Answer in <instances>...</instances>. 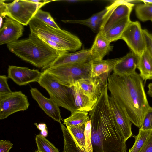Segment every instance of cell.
<instances>
[{"mask_svg": "<svg viewBox=\"0 0 152 152\" xmlns=\"http://www.w3.org/2000/svg\"><path fill=\"white\" fill-rule=\"evenodd\" d=\"M143 130H152V107H150L147 112L141 127Z\"/></svg>", "mask_w": 152, "mask_h": 152, "instance_id": "32", "label": "cell"}, {"mask_svg": "<svg viewBox=\"0 0 152 152\" xmlns=\"http://www.w3.org/2000/svg\"><path fill=\"white\" fill-rule=\"evenodd\" d=\"M152 22V20L151 21Z\"/></svg>", "mask_w": 152, "mask_h": 152, "instance_id": "43", "label": "cell"}, {"mask_svg": "<svg viewBox=\"0 0 152 152\" xmlns=\"http://www.w3.org/2000/svg\"><path fill=\"white\" fill-rule=\"evenodd\" d=\"M135 12L137 17L141 21L152 20V4H138L135 7Z\"/></svg>", "mask_w": 152, "mask_h": 152, "instance_id": "27", "label": "cell"}, {"mask_svg": "<svg viewBox=\"0 0 152 152\" xmlns=\"http://www.w3.org/2000/svg\"><path fill=\"white\" fill-rule=\"evenodd\" d=\"M151 83L152 84V83Z\"/></svg>", "mask_w": 152, "mask_h": 152, "instance_id": "42", "label": "cell"}, {"mask_svg": "<svg viewBox=\"0 0 152 152\" xmlns=\"http://www.w3.org/2000/svg\"><path fill=\"white\" fill-rule=\"evenodd\" d=\"M42 6L30 0H15L9 3L0 0V17L5 18L7 16L23 26H27Z\"/></svg>", "mask_w": 152, "mask_h": 152, "instance_id": "7", "label": "cell"}, {"mask_svg": "<svg viewBox=\"0 0 152 152\" xmlns=\"http://www.w3.org/2000/svg\"><path fill=\"white\" fill-rule=\"evenodd\" d=\"M34 152H41L40 151H39V150H38L37 149Z\"/></svg>", "mask_w": 152, "mask_h": 152, "instance_id": "41", "label": "cell"}, {"mask_svg": "<svg viewBox=\"0 0 152 152\" xmlns=\"http://www.w3.org/2000/svg\"><path fill=\"white\" fill-rule=\"evenodd\" d=\"M62 22L65 23H78L86 26L90 28L94 31H96L99 29L101 22H92L88 20L87 19L81 20H63Z\"/></svg>", "mask_w": 152, "mask_h": 152, "instance_id": "30", "label": "cell"}, {"mask_svg": "<svg viewBox=\"0 0 152 152\" xmlns=\"http://www.w3.org/2000/svg\"><path fill=\"white\" fill-rule=\"evenodd\" d=\"M142 30L139 22L131 21L121 38L126 42L132 51L139 56H141L146 50Z\"/></svg>", "mask_w": 152, "mask_h": 152, "instance_id": "10", "label": "cell"}, {"mask_svg": "<svg viewBox=\"0 0 152 152\" xmlns=\"http://www.w3.org/2000/svg\"><path fill=\"white\" fill-rule=\"evenodd\" d=\"M37 150L41 152H59L58 149L48 139L40 134L35 138Z\"/></svg>", "mask_w": 152, "mask_h": 152, "instance_id": "28", "label": "cell"}, {"mask_svg": "<svg viewBox=\"0 0 152 152\" xmlns=\"http://www.w3.org/2000/svg\"><path fill=\"white\" fill-rule=\"evenodd\" d=\"M130 16L121 19L104 34V37L109 41L111 42L121 39L123 33L131 21Z\"/></svg>", "mask_w": 152, "mask_h": 152, "instance_id": "21", "label": "cell"}, {"mask_svg": "<svg viewBox=\"0 0 152 152\" xmlns=\"http://www.w3.org/2000/svg\"><path fill=\"white\" fill-rule=\"evenodd\" d=\"M141 152H152V136Z\"/></svg>", "mask_w": 152, "mask_h": 152, "instance_id": "36", "label": "cell"}, {"mask_svg": "<svg viewBox=\"0 0 152 152\" xmlns=\"http://www.w3.org/2000/svg\"><path fill=\"white\" fill-rule=\"evenodd\" d=\"M70 88L77 110L87 112L91 111L95 103L93 102L88 96L82 93L77 82Z\"/></svg>", "mask_w": 152, "mask_h": 152, "instance_id": "20", "label": "cell"}, {"mask_svg": "<svg viewBox=\"0 0 152 152\" xmlns=\"http://www.w3.org/2000/svg\"><path fill=\"white\" fill-rule=\"evenodd\" d=\"M108 90L106 86L88 114L93 152H127L126 141L121 137L111 111Z\"/></svg>", "mask_w": 152, "mask_h": 152, "instance_id": "1", "label": "cell"}, {"mask_svg": "<svg viewBox=\"0 0 152 152\" xmlns=\"http://www.w3.org/2000/svg\"><path fill=\"white\" fill-rule=\"evenodd\" d=\"M104 37V34L99 31L90 49V55L93 60L103 59L104 57L112 51L113 47Z\"/></svg>", "mask_w": 152, "mask_h": 152, "instance_id": "19", "label": "cell"}, {"mask_svg": "<svg viewBox=\"0 0 152 152\" xmlns=\"http://www.w3.org/2000/svg\"><path fill=\"white\" fill-rule=\"evenodd\" d=\"M29 105L27 96L21 91L0 94V119H5L16 112L26 110Z\"/></svg>", "mask_w": 152, "mask_h": 152, "instance_id": "9", "label": "cell"}, {"mask_svg": "<svg viewBox=\"0 0 152 152\" xmlns=\"http://www.w3.org/2000/svg\"><path fill=\"white\" fill-rule=\"evenodd\" d=\"M71 115L63 120V124L66 126H82L86 124L89 119L88 112L76 111L71 113Z\"/></svg>", "mask_w": 152, "mask_h": 152, "instance_id": "24", "label": "cell"}, {"mask_svg": "<svg viewBox=\"0 0 152 152\" xmlns=\"http://www.w3.org/2000/svg\"><path fill=\"white\" fill-rule=\"evenodd\" d=\"M30 91L32 98L46 114L54 120L61 123L63 119L58 105L50 98L45 97L36 88H31Z\"/></svg>", "mask_w": 152, "mask_h": 152, "instance_id": "15", "label": "cell"}, {"mask_svg": "<svg viewBox=\"0 0 152 152\" xmlns=\"http://www.w3.org/2000/svg\"><path fill=\"white\" fill-rule=\"evenodd\" d=\"M137 68L140 76L145 82L148 80H152V58L146 50L139 56Z\"/></svg>", "mask_w": 152, "mask_h": 152, "instance_id": "22", "label": "cell"}, {"mask_svg": "<svg viewBox=\"0 0 152 152\" xmlns=\"http://www.w3.org/2000/svg\"><path fill=\"white\" fill-rule=\"evenodd\" d=\"M91 61L64 65L43 71L51 74L60 84L70 88L79 80L90 77Z\"/></svg>", "mask_w": 152, "mask_h": 152, "instance_id": "6", "label": "cell"}, {"mask_svg": "<svg viewBox=\"0 0 152 152\" xmlns=\"http://www.w3.org/2000/svg\"><path fill=\"white\" fill-rule=\"evenodd\" d=\"M109 101L114 119L120 133L122 138L126 141L132 136V123L124 110L111 96L109 97Z\"/></svg>", "mask_w": 152, "mask_h": 152, "instance_id": "11", "label": "cell"}, {"mask_svg": "<svg viewBox=\"0 0 152 152\" xmlns=\"http://www.w3.org/2000/svg\"><path fill=\"white\" fill-rule=\"evenodd\" d=\"M13 144L10 141L1 140L0 141V152H9L12 148Z\"/></svg>", "mask_w": 152, "mask_h": 152, "instance_id": "35", "label": "cell"}, {"mask_svg": "<svg viewBox=\"0 0 152 152\" xmlns=\"http://www.w3.org/2000/svg\"><path fill=\"white\" fill-rule=\"evenodd\" d=\"M24 31L23 25L6 17L0 30V45H7L18 40Z\"/></svg>", "mask_w": 152, "mask_h": 152, "instance_id": "14", "label": "cell"}, {"mask_svg": "<svg viewBox=\"0 0 152 152\" xmlns=\"http://www.w3.org/2000/svg\"><path fill=\"white\" fill-rule=\"evenodd\" d=\"M40 134L44 137H46L48 135L47 129H45L41 131Z\"/></svg>", "mask_w": 152, "mask_h": 152, "instance_id": "39", "label": "cell"}, {"mask_svg": "<svg viewBox=\"0 0 152 152\" xmlns=\"http://www.w3.org/2000/svg\"><path fill=\"white\" fill-rule=\"evenodd\" d=\"M134 5L128 0L114 1L106 7L107 11L103 18L99 31L104 34L117 22L130 16Z\"/></svg>", "mask_w": 152, "mask_h": 152, "instance_id": "8", "label": "cell"}, {"mask_svg": "<svg viewBox=\"0 0 152 152\" xmlns=\"http://www.w3.org/2000/svg\"><path fill=\"white\" fill-rule=\"evenodd\" d=\"M91 61L92 60L90 55V49H83L76 52H67L62 55L47 69L64 65L75 64Z\"/></svg>", "mask_w": 152, "mask_h": 152, "instance_id": "18", "label": "cell"}, {"mask_svg": "<svg viewBox=\"0 0 152 152\" xmlns=\"http://www.w3.org/2000/svg\"><path fill=\"white\" fill-rule=\"evenodd\" d=\"M91 121L89 119L86 124L85 130L86 140L85 147L86 152H93L91 139Z\"/></svg>", "mask_w": 152, "mask_h": 152, "instance_id": "31", "label": "cell"}, {"mask_svg": "<svg viewBox=\"0 0 152 152\" xmlns=\"http://www.w3.org/2000/svg\"><path fill=\"white\" fill-rule=\"evenodd\" d=\"M41 74L37 69L10 65L8 69L7 77L18 85L22 86L31 83L38 82Z\"/></svg>", "mask_w": 152, "mask_h": 152, "instance_id": "12", "label": "cell"}, {"mask_svg": "<svg viewBox=\"0 0 152 152\" xmlns=\"http://www.w3.org/2000/svg\"><path fill=\"white\" fill-rule=\"evenodd\" d=\"M120 59L91 61L90 77H99L107 83L110 73Z\"/></svg>", "mask_w": 152, "mask_h": 152, "instance_id": "16", "label": "cell"}, {"mask_svg": "<svg viewBox=\"0 0 152 152\" xmlns=\"http://www.w3.org/2000/svg\"><path fill=\"white\" fill-rule=\"evenodd\" d=\"M80 91L95 103L107 83L99 77H89L77 82Z\"/></svg>", "mask_w": 152, "mask_h": 152, "instance_id": "13", "label": "cell"}, {"mask_svg": "<svg viewBox=\"0 0 152 152\" xmlns=\"http://www.w3.org/2000/svg\"><path fill=\"white\" fill-rule=\"evenodd\" d=\"M28 25L30 33L58 44L67 52L75 51L81 47L82 43L76 36L65 30L52 27L34 17Z\"/></svg>", "mask_w": 152, "mask_h": 152, "instance_id": "4", "label": "cell"}, {"mask_svg": "<svg viewBox=\"0 0 152 152\" xmlns=\"http://www.w3.org/2000/svg\"><path fill=\"white\" fill-rule=\"evenodd\" d=\"M8 78L5 75H0V94H9L12 92L8 85Z\"/></svg>", "mask_w": 152, "mask_h": 152, "instance_id": "34", "label": "cell"}, {"mask_svg": "<svg viewBox=\"0 0 152 152\" xmlns=\"http://www.w3.org/2000/svg\"><path fill=\"white\" fill-rule=\"evenodd\" d=\"M28 38L7 45L9 50L36 67L46 69L57 59L67 53L55 49L30 33Z\"/></svg>", "mask_w": 152, "mask_h": 152, "instance_id": "3", "label": "cell"}, {"mask_svg": "<svg viewBox=\"0 0 152 152\" xmlns=\"http://www.w3.org/2000/svg\"><path fill=\"white\" fill-rule=\"evenodd\" d=\"M139 60V56L132 51L120 58L113 70V73L120 75L135 73Z\"/></svg>", "mask_w": 152, "mask_h": 152, "instance_id": "17", "label": "cell"}, {"mask_svg": "<svg viewBox=\"0 0 152 152\" xmlns=\"http://www.w3.org/2000/svg\"><path fill=\"white\" fill-rule=\"evenodd\" d=\"M60 123L64 139L63 152H83L76 145L67 128Z\"/></svg>", "mask_w": 152, "mask_h": 152, "instance_id": "26", "label": "cell"}, {"mask_svg": "<svg viewBox=\"0 0 152 152\" xmlns=\"http://www.w3.org/2000/svg\"><path fill=\"white\" fill-rule=\"evenodd\" d=\"M152 136V130H143L140 129L138 134L134 136L135 142L128 152H141Z\"/></svg>", "mask_w": 152, "mask_h": 152, "instance_id": "23", "label": "cell"}, {"mask_svg": "<svg viewBox=\"0 0 152 152\" xmlns=\"http://www.w3.org/2000/svg\"><path fill=\"white\" fill-rule=\"evenodd\" d=\"M37 128L41 131L45 129H47L46 124L44 123H39L37 124L36 123L34 124Z\"/></svg>", "mask_w": 152, "mask_h": 152, "instance_id": "38", "label": "cell"}, {"mask_svg": "<svg viewBox=\"0 0 152 152\" xmlns=\"http://www.w3.org/2000/svg\"><path fill=\"white\" fill-rule=\"evenodd\" d=\"M139 74L120 75L113 73L108 79V90L124 110L129 119L140 128L144 117L151 107Z\"/></svg>", "mask_w": 152, "mask_h": 152, "instance_id": "2", "label": "cell"}, {"mask_svg": "<svg viewBox=\"0 0 152 152\" xmlns=\"http://www.w3.org/2000/svg\"><path fill=\"white\" fill-rule=\"evenodd\" d=\"M139 1L143 2L144 3L152 4V0H141Z\"/></svg>", "mask_w": 152, "mask_h": 152, "instance_id": "40", "label": "cell"}, {"mask_svg": "<svg viewBox=\"0 0 152 152\" xmlns=\"http://www.w3.org/2000/svg\"><path fill=\"white\" fill-rule=\"evenodd\" d=\"M145 39L146 50L152 58V34L146 29L142 30Z\"/></svg>", "mask_w": 152, "mask_h": 152, "instance_id": "33", "label": "cell"}, {"mask_svg": "<svg viewBox=\"0 0 152 152\" xmlns=\"http://www.w3.org/2000/svg\"><path fill=\"white\" fill-rule=\"evenodd\" d=\"M31 1L40 4L42 6L46 4L53 1L48 0H30Z\"/></svg>", "mask_w": 152, "mask_h": 152, "instance_id": "37", "label": "cell"}, {"mask_svg": "<svg viewBox=\"0 0 152 152\" xmlns=\"http://www.w3.org/2000/svg\"><path fill=\"white\" fill-rule=\"evenodd\" d=\"M34 17L52 27L56 29H60L50 14L47 12L39 9L37 12Z\"/></svg>", "mask_w": 152, "mask_h": 152, "instance_id": "29", "label": "cell"}, {"mask_svg": "<svg viewBox=\"0 0 152 152\" xmlns=\"http://www.w3.org/2000/svg\"><path fill=\"white\" fill-rule=\"evenodd\" d=\"M38 83L59 107L71 113L78 111L70 88L60 84L51 74L43 71Z\"/></svg>", "mask_w": 152, "mask_h": 152, "instance_id": "5", "label": "cell"}, {"mask_svg": "<svg viewBox=\"0 0 152 152\" xmlns=\"http://www.w3.org/2000/svg\"><path fill=\"white\" fill-rule=\"evenodd\" d=\"M86 125L82 126H70L66 128L76 145L83 152H86V138L85 130Z\"/></svg>", "mask_w": 152, "mask_h": 152, "instance_id": "25", "label": "cell"}]
</instances>
